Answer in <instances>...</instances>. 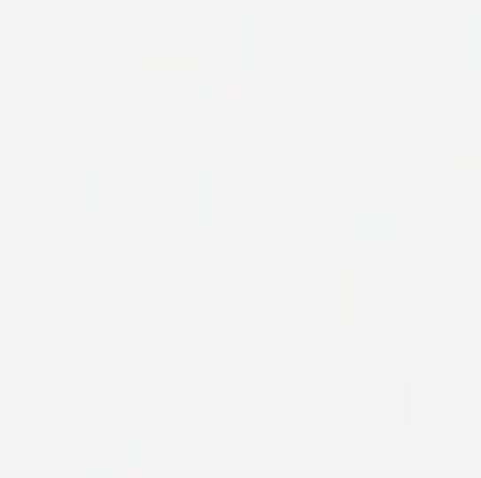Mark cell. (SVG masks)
I'll return each mask as SVG.
<instances>
[{
    "mask_svg": "<svg viewBox=\"0 0 481 478\" xmlns=\"http://www.w3.org/2000/svg\"><path fill=\"white\" fill-rule=\"evenodd\" d=\"M353 167H400L403 164V119L400 115H353Z\"/></svg>",
    "mask_w": 481,
    "mask_h": 478,
    "instance_id": "cell-1",
    "label": "cell"
},
{
    "mask_svg": "<svg viewBox=\"0 0 481 478\" xmlns=\"http://www.w3.org/2000/svg\"><path fill=\"white\" fill-rule=\"evenodd\" d=\"M210 187H197V217H239V171H200Z\"/></svg>",
    "mask_w": 481,
    "mask_h": 478,
    "instance_id": "cell-2",
    "label": "cell"
},
{
    "mask_svg": "<svg viewBox=\"0 0 481 478\" xmlns=\"http://www.w3.org/2000/svg\"><path fill=\"white\" fill-rule=\"evenodd\" d=\"M452 59L459 66H481V13H459L452 30Z\"/></svg>",
    "mask_w": 481,
    "mask_h": 478,
    "instance_id": "cell-3",
    "label": "cell"
},
{
    "mask_svg": "<svg viewBox=\"0 0 481 478\" xmlns=\"http://www.w3.org/2000/svg\"><path fill=\"white\" fill-rule=\"evenodd\" d=\"M351 269L357 272H400L403 269V250L396 243H376V246H351Z\"/></svg>",
    "mask_w": 481,
    "mask_h": 478,
    "instance_id": "cell-4",
    "label": "cell"
},
{
    "mask_svg": "<svg viewBox=\"0 0 481 478\" xmlns=\"http://www.w3.org/2000/svg\"><path fill=\"white\" fill-rule=\"evenodd\" d=\"M160 321H183V275H160Z\"/></svg>",
    "mask_w": 481,
    "mask_h": 478,
    "instance_id": "cell-5",
    "label": "cell"
},
{
    "mask_svg": "<svg viewBox=\"0 0 481 478\" xmlns=\"http://www.w3.org/2000/svg\"><path fill=\"white\" fill-rule=\"evenodd\" d=\"M321 295H318V275L314 272H301L299 275V321L314 325L318 321Z\"/></svg>",
    "mask_w": 481,
    "mask_h": 478,
    "instance_id": "cell-6",
    "label": "cell"
},
{
    "mask_svg": "<svg viewBox=\"0 0 481 478\" xmlns=\"http://www.w3.org/2000/svg\"><path fill=\"white\" fill-rule=\"evenodd\" d=\"M278 63H299V17H291V13L278 17Z\"/></svg>",
    "mask_w": 481,
    "mask_h": 478,
    "instance_id": "cell-7",
    "label": "cell"
},
{
    "mask_svg": "<svg viewBox=\"0 0 481 478\" xmlns=\"http://www.w3.org/2000/svg\"><path fill=\"white\" fill-rule=\"evenodd\" d=\"M432 390H436L432 420H436V426H452L455 423V381L452 377H436Z\"/></svg>",
    "mask_w": 481,
    "mask_h": 478,
    "instance_id": "cell-8",
    "label": "cell"
},
{
    "mask_svg": "<svg viewBox=\"0 0 481 478\" xmlns=\"http://www.w3.org/2000/svg\"><path fill=\"white\" fill-rule=\"evenodd\" d=\"M144 27H148V36H183V40H190L197 33L193 17H148Z\"/></svg>",
    "mask_w": 481,
    "mask_h": 478,
    "instance_id": "cell-9",
    "label": "cell"
},
{
    "mask_svg": "<svg viewBox=\"0 0 481 478\" xmlns=\"http://www.w3.org/2000/svg\"><path fill=\"white\" fill-rule=\"evenodd\" d=\"M220 102L236 112H246L249 86H246V76H243V73H226L223 82H220Z\"/></svg>",
    "mask_w": 481,
    "mask_h": 478,
    "instance_id": "cell-10",
    "label": "cell"
},
{
    "mask_svg": "<svg viewBox=\"0 0 481 478\" xmlns=\"http://www.w3.org/2000/svg\"><path fill=\"white\" fill-rule=\"evenodd\" d=\"M121 459V446L115 443L112 433H96L92 436V452H89V462L96 468H115V462Z\"/></svg>",
    "mask_w": 481,
    "mask_h": 478,
    "instance_id": "cell-11",
    "label": "cell"
},
{
    "mask_svg": "<svg viewBox=\"0 0 481 478\" xmlns=\"http://www.w3.org/2000/svg\"><path fill=\"white\" fill-rule=\"evenodd\" d=\"M144 321H160V275H144Z\"/></svg>",
    "mask_w": 481,
    "mask_h": 478,
    "instance_id": "cell-12",
    "label": "cell"
},
{
    "mask_svg": "<svg viewBox=\"0 0 481 478\" xmlns=\"http://www.w3.org/2000/svg\"><path fill=\"white\" fill-rule=\"evenodd\" d=\"M452 128L459 142H481V115H455Z\"/></svg>",
    "mask_w": 481,
    "mask_h": 478,
    "instance_id": "cell-13",
    "label": "cell"
},
{
    "mask_svg": "<svg viewBox=\"0 0 481 478\" xmlns=\"http://www.w3.org/2000/svg\"><path fill=\"white\" fill-rule=\"evenodd\" d=\"M183 321L193 325L197 321V275H183Z\"/></svg>",
    "mask_w": 481,
    "mask_h": 478,
    "instance_id": "cell-14",
    "label": "cell"
},
{
    "mask_svg": "<svg viewBox=\"0 0 481 478\" xmlns=\"http://www.w3.org/2000/svg\"><path fill=\"white\" fill-rule=\"evenodd\" d=\"M337 321L347 325L351 321V279L347 275H337Z\"/></svg>",
    "mask_w": 481,
    "mask_h": 478,
    "instance_id": "cell-15",
    "label": "cell"
},
{
    "mask_svg": "<svg viewBox=\"0 0 481 478\" xmlns=\"http://www.w3.org/2000/svg\"><path fill=\"white\" fill-rule=\"evenodd\" d=\"M403 423L407 426L416 423V381L413 377L403 381Z\"/></svg>",
    "mask_w": 481,
    "mask_h": 478,
    "instance_id": "cell-16",
    "label": "cell"
},
{
    "mask_svg": "<svg viewBox=\"0 0 481 478\" xmlns=\"http://www.w3.org/2000/svg\"><path fill=\"white\" fill-rule=\"evenodd\" d=\"M193 115H197V119H223L226 109L220 98H197V102H193Z\"/></svg>",
    "mask_w": 481,
    "mask_h": 478,
    "instance_id": "cell-17",
    "label": "cell"
},
{
    "mask_svg": "<svg viewBox=\"0 0 481 478\" xmlns=\"http://www.w3.org/2000/svg\"><path fill=\"white\" fill-rule=\"evenodd\" d=\"M193 76L200 79V82H210V79H223L226 69L223 66H213V63H197L193 66Z\"/></svg>",
    "mask_w": 481,
    "mask_h": 478,
    "instance_id": "cell-18",
    "label": "cell"
},
{
    "mask_svg": "<svg viewBox=\"0 0 481 478\" xmlns=\"http://www.w3.org/2000/svg\"><path fill=\"white\" fill-rule=\"evenodd\" d=\"M112 436H115V439H125V443H135V446L144 443V429H141V426H118V429H112Z\"/></svg>",
    "mask_w": 481,
    "mask_h": 478,
    "instance_id": "cell-19",
    "label": "cell"
},
{
    "mask_svg": "<svg viewBox=\"0 0 481 478\" xmlns=\"http://www.w3.org/2000/svg\"><path fill=\"white\" fill-rule=\"evenodd\" d=\"M144 475V466H141V459H131L125 466H115V478H141Z\"/></svg>",
    "mask_w": 481,
    "mask_h": 478,
    "instance_id": "cell-20",
    "label": "cell"
},
{
    "mask_svg": "<svg viewBox=\"0 0 481 478\" xmlns=\"http://www.w3.org/2000/svg\"><path fill=\"white\" fill-rule=\"evenodd\" d=\"M353 233H364V229H390V233H400V223H353Z\"/></svg>",
    "mask_w": 481,
    "mask_h": 478,
    "instance_id": "cell-21",
    "label": "cell"
},
{
    "mask_svg": "<svg viewBox=\"0 0 481 478\" xmlns=\"http://www.w3.org/2000/svg\"><path fill=\"white\" fill-rule=\"evenodd\" d=\"M455 164H459V167H481V154H459Z\"/></svg>",
    "mask_w": 481,
    "mask_h": 478,
    "instance_id": "cell-22",
    "label": "cell"
}]
</instances>
